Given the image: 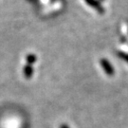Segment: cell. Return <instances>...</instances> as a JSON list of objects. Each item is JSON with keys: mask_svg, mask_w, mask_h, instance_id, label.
<instances>
[{"mask_svg": "<svg viewBox=\"0 0 128 128\" xmlns=\"http://www.w3.org/2000/svg\"><path fill=\"white\" fill-rule=\"evenodd\" d=\"M100 64H101L102 69L104 70V72L107 74L108 76H113V75H114V73H115L114 68H113L112 64H110V62L108 60L102 58V59L100 60Z\"/></svg>", "mask_w": 128, "mask_h": 128, "instance_id": "obj_1", "label": "cell"}, {"mask_svg": "<svg viewBox=\"0 0 128 128\" xmlns=\"http://www.w3.org/2000/svg\"><path fill=\"white\" fill-rule=\"evenodd\" d=\"M84 1L90 7H92L93 9L96 10L98 12H100V14H104V8L102 6V4L99 1H97V0H84Z\"/></svg>", "mask_w": 128, "mask_h": 128, "instance_id": "obj_2", "label": "cell"}, {"mask_svg": "<svg viewBox=\"0 0 128 128\" xmlns=\"http://www.w3.org/2000/svg\"><path fill=\"white\" fill-rule=\"evenodd\" d=\"M23 73L26 79H30L33 74V68L32 64H26L23 68Z\"/></svg>", "mask_w": 128, "mask_h": 128, "instance_id": "obj_3", "label": "cell"}, {"mask_svg": "<svg viewBox=\"0 0 128 128\" xmlns=\"http://www.w3.org/2000/svg\"><path fill=\"white\" fill-rule=\"evenodd\" d=\"M37 57L34 54H28L26 56V61H27V64H32L36 62Z\"/></svg>", "mask_w": 128, "mask_h": 128, "instance_id": "obj_4", "label": "cell"}, {"mask_svg": "<svg viewBox=\"0 0 128 128\" xmlns=\"http://www.w3.org/2000/svg\"><path fill=\"white\" fill-rule=\"evenodd\" d=\"M117 54H118V56H119L120 58H122V59L124 60L126 63H128V53H125L124 51H119Z\"/></svg>", "mask_w": 128, "mask_h": 128, "instance_id": "obj_5", "label": "cell"}, {"mask_svg": "<svg viewBox=\"0 0 128 128\" xmlns=\"http://www.w3.org/2000/svg\"><path fill=\"white\" fill-rule=\"evenodd\" d=\"M60 128H69L66 124H61V126H60Z\"/></svg>", "mask_w": 128, "mask_h": 128, "instance_id": "obj_6", "label": "cell"}]
</instances>
